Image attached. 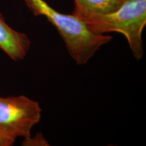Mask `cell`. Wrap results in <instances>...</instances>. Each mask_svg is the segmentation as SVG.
Listing matches in <instances>:
<instances>
[{
    "instance_id": "6da1fadb",
    "label": "cell",
    "mask_w": 146,
    "mask_h": 146,
    "mask_svg": "<svg viewBox=\"0 0 146 146\" xmlns=\"http://www.w3.org/2000/svg\"><path fill=\"white\" fill-rule=\"evenodd\" d=\"M24 1L34 15L45 16L56 27L71 58L78 65L88 62L100 47L112 41L111 36L91 32L84 22L73 14L58 12L44 0Z\"/></svg>"
},
{
    "instance_id": "7a4b0ae2",
    "label": "cell",
    "mask_w": 146,
    "mask_h": 146,
    "mask_svg": "<svg viewBox=\"0 0 146 146\" xmlns=\"http://www.w3.org/2000/svg\"><path fill=\"white\" fill-rule=\"evenodd\" d=\"M85 23L91 32L96 34L122 33L136 60L143 58L142 35L146 25V0H124L115 12L96 16Z\"/></svg>"
},
{
    "instance_id": "3957f363",
    "label": "cell",
    "mask_w": 146,
    "mask_h": 146,
    "mask_svg": "<svg viewBox=\"0 0 146 146\" xmlns=\"http://www.w3.org/2000/svg\"><path fill=\"white\" fill-rule=\"evenodd\" d=\"M41 112L39 103L25 96L0 97V133L13 139L31 137Z\"/></svg>"
},
{
    "instance_id": "277c9868",
    "label": "cell",
    "mask_w": 146,
    "mask_h": 146,
    "mask_svg": "<svg viewBox=\"0 0 146 146\" xmlns=\"http://www.w3.org/2000/svg\"><path fill=\"white\" fill-rule=\"evenodd\" d=\"M30 47L28 36L11 28L0 14V49L14 61H19L25 58Z\"/></svg>"
},
{
    "instance_id": "5b68a950",
    "label": "cell",
    "mask_w": 146,
    "mask_h": 146,
    "mask_svg": "<svg viewBox=\"0 0 146 146\" xmlns=\"http://www.w3.org/2000/svg\"><path fill=\"white\" fill-rule=\"evenodd\" d=\"M124 0H74L72 14L85 23L98 16L112 13L117 10Z\"/></svg>"
},
{
    "instance_id": "8992f818",
    "label": "cell",
    "mask_w": 146,
    "mask_h": 146,
    "mask_svg": "<svg viewBox=\"0 0 146 146\" xmlns=\"http://www.w3.org/2000/svg\"><path fill=\"white\" fill-rule=\"evenodd\" d=\"M15 139H11L0 133V146H11L14 145Z\"/></svg>"
}]
</instances>
